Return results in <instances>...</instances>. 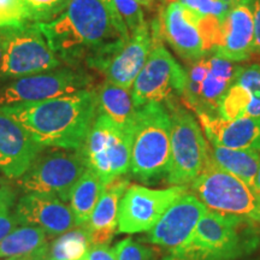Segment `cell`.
I'll return each mask as SVG.
<instances>
[{
  "label": "cell",
  "mask_w": 260,
  "mask_h": 260,
  "mask_svg": "<svg viewBox=\"0 0 260 260\" xmlns=\"http://www.w3.org/2000/svg\"><path fill=\"white\" fill-rule=\"evenodd\" d=\"M38 25L61 63L73 68L86 63L98 70L128 40L100 0H71L58 17Z\"/></svg>",
  "instance_id": "1"
},
{
  "label": "cell",
  "mask_w": 260,
  "mask_h": 260,
  "mask_svg": "<svg viewBox=\"0 0 260 260\" xmlns=\"http://www.w3.org/2000/svg\"><path fill=\"white\" fill-rule=\"evenodd\" d=\"M42 147L82 149L96 118L95 94L89 89L45 102L2 106Z\"/></svg>",
  "instance_id": "2"
},
{
  "label": "cell",
  "mask_w": 260,
  "mask_h": 260,
  "mask_svg": "<svg viewBox=\"0 0 260 260\" xmlns=\"http://www.w3.org/2000/svg\"><path fill=\"white\" fill-rule=\"evenodd\" d=\"M260 246V226L245 217L207 210L189 240L162 260H236Z\"/></svg>",
  "instance_id": "3"
},
{
  "label": "cell",
  "mask_w": 260,
  "mask_h": 260,
  "mask_svg": "<svg viewBox=\"0 0 260 260\" xmlns=\"http://www.w3.org/2000/svg\"><path fill=\"white\" fill-rule=\"evenodd\" d=\"M171 154V118L167 106L151 103L136 113L132 139L130 171L149 182L168 175Z\"/></svg>",
  "instance_id": "4"
},
{
  "label": "cell",
  "mask_w": 260,
  "mask_h": 260,
  "mask_svg": "<svg viewBox=\"0 0 260 260\" xmlns=\"http://www.w3.org/2000/svg\"><path fill=\"white\" fill-rule=\"evenodd\" d=\"M193 195L214 212L245 217L260 224V193L207 158L191 182Z\"/></svg>",
  "instance_id": "5"
},
{
  "label": "cell",
  "mask_w": 260,
  "mask_h": 260,
  "mask_svg": "<svg viewBox=\"0 0 260 260\" xmlns=\"http://www.w3.org/2000/svg\"><path fill=\"white\" fill-rule=\"evenodd\" d=\"M151 34V53L130 89L136 109L151 103L169 105L176 102L182 98L186 84V69L162 45L158 21L153 22Z\"/></svg>",
  "instance_id": "6"
},
{
  "label": "cell",
  "mask_w": 260,
  "mask_h": 260,
  "mask_svg": "<svg viewBox=\"0 0 260 260\" xmlns=\"http://www.w3.org/2000/svg\"><path fill=\"white\" fill-rule=\"evenodd\" d=\"M0 34L3 38L0 80H17L57 69L63 64L35 22L0 29Z\"/></svg>",
  "instance_id": "7"
},
{
  "label": "cell",
  "mask_w": 260,
  "mask_h": 260,
  "mask_svg": "<svg viewBox=\"0 0 260 260\" xmlns=\"http://www.w3.org/2000/svg\"><path fill=\"white\" fill-rule=\"evenodd\" d=\"M171 118V154L169 183L188 186L200 175L209 158V144L199 123L176 102L167 105Z\"/></svg>",
  "instance_id": "8"
},
{
  "label": "cell",
  "mask_w": 260,
  "mask_h": 260,
  "mask_svg": "<svg viewBox=\"0 0 260 260\" xmlns=\"http://www.w3.org/2000/svg\"><path fill=\"white\" fill-rule=\"evenodd\" d=\"M87 169L81 149L46 147L38 154L23 176L18 178V186L27 194H51L67 201L74 184Z\"/></svg>",
  "instance_id": "9"
},
{
  "label": "cell",
  "mask_w": 260,
  "mask_h": 260,
  "mask_svg": "<svg viewBox=\"0 0 260 260\" xmlns=\"http://www.w3.org/2000/svg\"><path fill=\"white\" fill-rule=\"evenodd\" d=\"M133 132L115 124L109 117L98 113L81 151L87 167L104 184L124 176L130 170Z\"/></svg>",
  "instance_id": "10"
},
{
  "label": "cell",
  "mask_w": 260,
  "mask_h": 260,
  "mask_svg": "<svg viewBox=\"0 0 260 260\" xmlns=\"http://www.w3.org/2000/svg\"><path fill=\"white\" fill-rule=\"evenodd\" d=\"M240 65L216 54H205L186 69L182 100L197 116L218 117L224 94L229 89Z\"/></svg>",
  "instance_id": "11"
},
{
  "label": "cell",
  "mask_w": 260,
  "mask_h": 260,
  "mask_svg": "<svg viewBox=\"0 0 260 260\" xmlns=\"http://www.w3.org/2000/svg\"><path fill=\"white\" fill-rule=\"evenodd\" d=\"M90 77L73 67L57 68L12 80L0 90V106H14L54 99L87 89Z\"/></svg>",
  "instance_id": "12"
},
{
  "label": "cell",
  "mask_w": 260,
  "mask_h": 260,
  "mask_svg": "<svg viewBox=\"0 0 260 260\" xmlns=\"http://www.w3.org/2000/svg\"><path fill=\"white\" fill-rule=\"evenodd\" d=\"M187 191L188 186H172L167 189H151L139 184L128 187L118 207L119 233L151 230L165 211Z\"/></svg>",
  "instance_id": "13"
},
{
  "label": "cell",
  "mask_w": 260,
  "mask_h": 260,
  "mask_svg": "<svg viewBox=\"0 0 260 260\" xmlns=\"http://www.w3.org/2000/svg\"><path fill=\"white\" fill-rule=\"evenodd\" d=\"M207 207L193 194L182 195L165 211L155 225L148 230L147 240L171 251L186 243Z\"/></svg>",
  "instance_id": "14"
},
{
  "label": "cell",
  "mask_w": 260,
  "mask_h": 260,
  "mask_svg": "<svg viewBox=\"0 0 260 260\" xmlns=\"http://www.w3.org/2000/svg\"><path fill=\"white\" fill-rule=\"evenodd\" d=\"M14 213L21 225L39 226L50 236L79 228L69 205L56 195L25 194L17 201Z\"/></svg>",
  "instance_id": "15"
},
{
  "label": "cell",
  "mask_w": 260,
  "mask_h": 260,
  "mask_svg": "<svg viewBox=\"0 0 260 260\" xmlns=\"http://www.w3.org/2000/svg\"><path fill=\"white\" fill-rule=\"evenodd\" d=\"M44 148L0 106V171L5 177L21 178Z\"/></svg>",
  "instance_id": "16"
},
{
  "label": "cell",
  "mask_w": 260,
  "mask_h": 260,
  "mask_svg": "<svg viewBox=\"0 0 260 260\" xmlns=\"http://www.w3.org/2000/svg\"><path fill=\"white\" fill-rule=\"evenodd\" d=\"M200 15L178 2H170L161 12L159 30L161 38L174 48L182 59L195 61L205 56L198 21Z\"/></svg>",
  "instance_id": "17"
},
{
  "label": "cell",
  "mask_w": 260,
  "mask_h": 260,
  "mask_svg": "<svg viewBox=\"0 0 260 260\" xmlns=\"http://www.w3.org/2000/svg\"><path fill=\"white\" fill-rule=\"evenodd\" d=\"M152 50V34L147 24L133 34L124 44L116 48L106 58L98 71L106 76V81L125 89H132L133 83Z\"/></svg>",
  "instance_id": "18"
},
{
  "label": "cell",
  "mask_w": 260,
  "mask_h": 260,
  "mask_svg": "<svg viewBox=\"0 0 260 260\" xmlns=\"http://www.w3.org/2000/svg\"><path fill=\"white\" fill-rule=\"evenodd\" d=\"M254 53L252 0H242L222 18L218 46L212 54L234 63L247 60Z\"/></svg>",
  "instance_id": "19"
},
{
  "label": "cell",
  "mask_w": 260,
  "mask_h": 260,
  "mask_svg": "<svg viewBox=\"0 0 260 260\" xmlns=\"http://www.w3.org/2000/svg\"><path fill=\"white\" fill-rule=\"evenodd\" d=\"M218 117L226 121L241 117H260L259 64L239 67L220 102Z\"/></svg>",
  "instance_id": "20"
},
{
  "label": "cell",
  "mask_w": 260,
  "mask_h": 260,
  "mask_svg": "<svg viewBox=\"0 0 260 260\" xmlns=\"http://www.w3.org/2000/svg\"><path fill=\"white\" fill-rule=\"evenodd\" d=\"M210 144L234 149L260 152V117L226 119L220 117L198 116Z\"/></svg>",
  "instance_id": "21"
},
{
  "label": "cell",
  "mask_w": 260,
  "mask_h": 260,
  "mask_svg": "<svg viewBox=\"0 0 260 260\" xmlns=\"http://www.w3.org/2000/svg\"><path fill=\"white\" fill-rule=\"evenodd\" d=\"M129 186V180L118 177L104 186L92 216L84 224L92 246H109L118 225V207Z\"/></svg>",
  "instance_id": "22"
},
{
  "label": "cell",
  "mask_w": 260,
  "mask_h": 260,
  "mask_svg": "<svg viewBox=\"0 0 260 260\" xmlns=\"http://www.w3.org/2000/svg\"><path fill=\"white\" fill-rule=\"evenodd\" d=\"M94 94L98 113L109 117L123 130L133 132L138 109L133 102L130 89L106 81Z\"/></svg>",
  "instance_id": "23"
},
{
  "label": "cell",
  "mask_w": 260,
  "mask_h": 260,
  "mask_svg": "<svg viewBox=\"0 0 260 260\" xmlns=\"http://www.w3.org/2000/svg\"><path fill=\"white\" fill-rule=\"evenodd\" d=\"M47 234L35 225H18L0 242V259H46Z\"/></svg>",
  "instance_id": "24"
},
{
  "label": "cell",
  "mask_w": 260,
  "mask_h": 260,
  "mask_svg": "<svg viewBox=\"0 0 260 260\" xmlns=\"http://www.w3.org/2000/svg\"><path fill=\"white\" fill-rule=\"evenodd\" d=\"M209 155L212 160L234 176L254 188L260 165V152L252 149H234L209 144Z\"/></svg>",
  "instance_id": "25"
},
{
  "label": "cell",
  "mask_w": 260,
  "mask_h": 260,
  "mask_svg": "<svg viewBox=\"0 0 260 260\" xmlns=\"http://www.w3.org/2000/svg\"><path fill=\"white\" fill-rule=\"evenodd\" d=\"M104 186L105 184L90 169H87L74 184L69 201L70 209L79 226H83L89 220L94 207L103 193Z\"/></svg>",
  "instance_id": "26"
},
{
  "label": "cell",
  "mask_w": 260,
  "mask_h": 260,
  "mask_svg": "<svg viewBox=\"0 0 260 260\" xmlns=\"http://www.w3.org/2000/svg\"><path fill=\"white\" fill-rule=\"evenodd\" d=\"M90 241L88 232L79 226L61 234L51 245L47 246L46 259L51 260H80L86 258L89 252Z\"/></svg>",
  "instance_id": "27"
},
{
  "label": "cell",
  "mask_w": 260,
  "mask_h": 260,
  "mask_svg": "<svg viewBox=\"0 0 260 260\" xmlns=\"http://www.w3.org/2000/svg\"><path fill=\"white\" fill-rule=\"evenodd\" d=\"M31 22L23 0H0V29L22 27Z\"/></svg>",
  "instance_id": "28"
},
{
  "label": "cell",
  "mask_w": 260,
  "mask_h": 260,
  "mask_svg": "<svg viewBox=\"0 0 260 260\" xmlns=\"http://www.w3.org/2000/svg\"><path fill=\"white\" fill-rule=\"evenodd\" d=\"M35 23L50 22L58 17L71 0H23Z\"/></svg>",
  "instance_id": "29"
},
{
  "label": "cell",
  "mask_w": 260,
  "mask_h": 260,
  "mask_svg": "<svg viewBox=\"0 0 260 260\" xmlns=\"http://www.w3.org/2000/svg\"><path fill=\"white\" fill-rule=\"evenodd\" d=\"M187 9L200 16H213L223 18L237 4L235 0H176Z\"/></svg>",
  "instance_id": "30"
},
{
  "label": "cell",
  "mask_w": 260,
  "mask_h": 260,
  "mask_svg": "<svg viewBox=\"0 0 260 260\" xmlns=\"http://www.w3.org/2000/svg\"><path fill=\"white\" fill-rule=\"evenodd\" d=\"M113 3L129 34H133L147 24L141 6L136 0H113Z\"/></svg>",
  "instance_id": "31"
},
{
  "label": "cell",
  "mask_w": 260,
  "mask_h": 260,
  "mask_svg": "<svg viewBox=\"0 0 260 260\" xmlns=\"http://www.w3.org/2000/svg\"><path fill=\"white\" fill-rule=\"evenodd\" d=\"M117 260H152V251L133 239L122 240L115 247Z\"/></svg>",
  "instance_id": "32"
},
{
  "label": "cell",
  "mask_w": 260,
  "mask_h": 260,
  "mask_svg": "<svg viewBox=\"0 0 260 260\" xmlns=\"http://www.w3.org/2000/svg\"><path fill=\"white\" fill-rule=\"evenodd\" d=\"M17 200L15 187L10 182V178L0 176V209L10 210Z\"/></svg>",
  "instance_id": "33"
},
{
  "label": "cell",
  "mask_w": 260,
  "mask_h": 260,
  "mask_svg": "<svg viewBox=\"0 0 260 260\" xmlns=\"http://www.w3.org/2000/svg\"><path fill=\"white\" fill-rule=\"evenodd\" d=\"M18 225L21 224L16 218L15 213L10 212V210L0 209V242Z\"/></svg>",
  "instance_id": "34"
},
{
  "label": "cell",
  "mask_w": 260,
  "mask_h": 260,
  "mask_svg": "<svg viewBox=\"0 0 260 260\" xmlns=\"http://www.w3.org/2000/svg\"><path fill=\"white\" fill-rule=\"evenodd\" d=\"M86 260H117L116 251L109 246H92Z\"/></svg>",
  "instance_id": "35"
},
{
  "label": "cell",
  "mask_w": 260,
  "mask_h": 260,
  "mask_svg": "<svg viewBox=\"0 0 260 260\" xmlns=\"http://www.w3.org/2000/svg\"><path fill=\"white\" fill-rule=\"evenodd\" d=\"M100 2H102L103 4L106 6L107 11H109L110 15H111L112 21L115 22L116 27H117V29H118V31L122 34V37L125 38V39H129L130 34H129L128 29H126L124 22L122 21L121 17H119L118 12H117V10H116L115 3H113V0H100Z\"/></svg>",
  "instance_id": "36"
},
{
  "label": "cell",
  "mask_w": 260,
  "mask_h": 260,
  "mask_svg": "<svg viewBox=\"0 0 260 260\" xmlns=\"http://www.w3.org/2000/svg\"><path fill=\"white\" fill-rule=\"evenodd\" d=\"M253 25H254V52L260 54V0H252Z\"/></svg>",
  "instance_id": "37"
},
{
  "label": "cell",
  "mask_w": 260,
  "mask_h": 260,
  "mask_svg": "<svg viewBox=\"0 0 260 260\" xmlns=\"http://www.w3.org/2000/svg\"><path fill=\"white\" fill-rule=\"evenodd\" d=\"M136 2L139 3L141 8H146L149 10L153 8V5L155 4V0H136Z\"/></svg>",
  "instance_id": "38"
},
{
  "label": "cell",
  "mask_w": 260,
  "mask_h": 260,
  "mask_svg": "<svg viewBox=\"0 0 260 260\" xmlns=\"http://www.w3.org/2000/svg\"><path fill=\"white\" fill-rule=\"evenodd\" d=\"M254 189L258 190L260 193V165H259L258 172H256V177H255V181H254Z\"/></svg>",
  "instance_id": "39"
},
{
  "label": "cell",
  "mask_w": 260,
  "mask_h": 260,
  "mask_svg": "<svg viewBox=\"0 0 260 260\" xmlns=\"http://www.w3.org/2000/svg\"><path fill=\"white\" fill-rule=\"evenodd\" d=\"M2 58H3V38L0 34V64H2Z\"/></svg>",
  "instance_id": "40"
},
{
  "label": "cell",
  "mask_w": 260,
  "mask_h": 260,
  "mask_svg": "<svg viewBox=\"0 0 260 260\" xmlns=\"http://www.w3.org/2000/svg\"><path fill=\"white\" fill-rule=\"evenodd\" d=\"M235 2H237V3H239V2H242V0H235Z\"/></svg>",
  "instance_id": "41"
},
{
  "label": "cell",
  "mask_w": 260,
  "mask_h": 260,
  "mask_svg": "<svg viewBox=\"0 0 260 260\" xmlns=\"http://www.w3.org/2000/svg\"><path fill=\"white\" fill-rule=\"evenodd\" d=\"M21 260H32V259H21Z\"/></svg>",
  "instance_id": "42"
},
{
  "label": "cell",
  "mask_w": 260,
  "mask_h": 260,
  "mask_svg": "<svg viewBox=\"0 0 260 260\" xmlns=\"http://www.w3.org/2000/svg\"><path fill=\"white\" fill-rule=\"evenodd\" d=\"M41 260H51V259H41Z\"/></svg>",
  "instance_id": "43"
},
{
  "label": "cell",
  "mask_w": 260,
  "mask_h": 260,
  "mask_svg": "<svg viewBox=\"0 0 260 260\" xmlns=\"http://www.w3.org/2000/svg\"><path fill=\"white\" fill-rule=\"evenodd\" d=\"M80 260H86V258H83V259H80Z\"/></svg>",
  "instance_id": "44"
},
{
  "label": "cell",
  "mask_w": 260,
  "mask_h": 260,
  "mask_svg": "<svg viewBox=\"0 0 260 260\" xmlns=\"http://www.w3.org/2000/svg\"><path fill=\"white\" fill-rule=\"evenodd\" d=\"M8 260H15V259H8Z\"/></svg>",
  "instance_id": "45"
}]
</instances>
